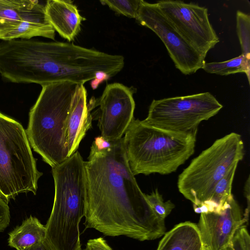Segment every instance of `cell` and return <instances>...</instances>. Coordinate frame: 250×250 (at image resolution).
<instances>
[{
  "instance_id": "obj_11",
  "label": "cell",
  "mask_w": 250,
  "mask_h": 250,
  "mask_svg": "<svg viewBox=\"0 0 250 250\" xmlns=\"http://www.w3.org/2000/svg\"><path fill=\"white\" fill-rule=\"evenodd\" d=\"M156 3L188 43L204 58L219 42L206 7L181 0H160Z\"/></svg>"
},
{
  "instance_id": "obj_2",
  "label": "cell",
  "mask_w": 250,
  "mask_h": 250,
  "mask_svg": "<svg viewBox=\"0 0 250 250\" xmlns=\"http://www.w3.org/2000/svg\"><path fill=\"white\" fill-rule=\"evenodd\" d=\"M124 57L73 43L17 39L5 44L1 68L5 79L14 83L42 86L58 82L83 84L108 80L124 68Z\"/></svg>"
},
{
  "instance_id": "obj_9",
  "label": "cell",
  "mask_w": 250,
  "mask_h": 250,
  "mask_svg": "<svg viewBox=\"0 0 250 250\" xmlns=\"http://www.w3.org/2000/svg\"><path fill=\"white\" fill-rule=\"evenodd\" d=\"M136 19L163 42L175 66L183 74L190 75L202 68L205 58L194 49L161 11L156 3L141 0Z\"/></svg>"
},
{
  "instance_id": "obj_10",
  "label": "cell",
  "mask_w": 250,
  "mask_h": 250,
  "mask_svg": "<svg viewBox=\"0 0 250 250\" xmlns=\"http://www.w3.org/2000/svg\"><path fill=\"white\" fill-rule=\"evenodd\" d=\"M42 37L55 40L45 4L36 0H0V39L8 41Z\"/></svg>"
},
{
  "instance_id": "obj_3",
  "label": "cell",
  "mask_w": 250,
  "mask_h": 250,
  "mask_svg": "<svg viewBox=\"0 0 250 250\" xmlns=\"http://www.w3.org/2000/svg\"><path fill=\"white\" fill-rule=\"evenodd\" d=\"M79 84L65 82L42 86L41 93L29 113L26 132L30 146L51 167L69 157L67 132Z\"/></svg>"
},
{
  "instance_id": "obj_27",
  "label": "cell",
  "mask_w": 250,
  "mask_h": 250,
  "mask_svg": "<svg viewBox=\"0 0 250 250\" xmlns=\"http://www.w3.org/2000/svg\"><path fill=\"white\" fill-rule=\"evenodd\" d=\"M250 176H249L244 186V194L247 200L248 206L244 213V217L248 221L249 219V214L250 210Z\"/></svg>"
},
{
  "instance_id": "obj_15",
  "label": "cell",
  "mask_w": 250,
  "mask_h": 250,
  "mask_svg": "<svg viewBox=\"0 0 250 250\" xmlns=\"http://www.w3.org/2000/svg\"><path fill=\"white\" fill-rule=\"evenodd\" d=\"M87 92L84 84H80L77 90L71 110L67 132L68 155L70 157L77 150L86 132L92 126V119L90 107L87 104Z\"/></svg>"
},
{
  "instance_id": "obj_26",
  "label": "cell",
  "mask_w": 250,
  "mask_h": 250,
  "mask_svg": "<svg viewBox=\"0 0 250 250\" xmlns=\"http://www.w3.org/2000/svg\"><path fill=\"white\" fill-rule=\"evenodd\" d=\"M24 250H56L49 241L45 238L42 241L38 242Z\"/></svg>"
},
{
  "instance_id": "obj_18",
  "label": "cell",
  "mask_w": 250,
  "mask_h": 250,
  "mask_svg": "<svg viewBox=\"0 0 250 250\" xmlns=\"http://www.w3.org/2000/svg\"><path fill=\"white\" fill-rule=\"evenodd\" d=\"M206 72L220 75L245 73L250 83V60L242 54L230 60L219 62H206L202 67Z\"/></svg>"
},
{
  "instance_id": "obj_14",
  "label": "cell",
  "mask_w": 250,
  "mask_h": 250,
  "mask_svg": "<svg viewBox=\"0 0 250 250\" xmlns=\"http://www.w3.org/2000/svg\"><path fill=\"white\" fill-rule=\"evenodd\" d=\"M46 18L55 31L71 42L81 30L82 21L85 20L71 0H48L45 4Z\"/></svg>"
},
{
  "instance_id": "obj_8",
  "label": "cell",
  "mask_w": 250,
  "mask_h": 250,
  "mask_svg": "<svg viewBox=\"0 0 250 250\" xmlns=\"http://www.w3.org/2000/svg\"><path fill=\"white\" fill-rule=\"evenodd\" d=\"M222 108L208 92L153 100L147 117L141 122L170 132L188 133L198 130L202 121L215 116Z\"/></svg>"
},
{
  "instance_id": "obj_7",
  "label": "cell",
  "mask_w": 250,
  "mask_h": 250,
  "mask_svg": "<svg viewBox=\"0 0 250 250\" xmlns=\"http://www.w3.org/2000/svg\"><path fill=\"white\" fill-rule=\"evenodd\" d=\"M54 185L46 238L56 250H81L79 224L85 214V182L77 176L64 174L55 179Z\"/></svg>"
},
{
  "instance_id": "obj_22",
  "label": "cell",
  "mask_w": 250,
  "mask_h": 250,
  "mask_svg": "<svg viewBox=\"0 0 250 250\" xmlns=\"http://www.w3.org/2000/svg\"><path fill=\"white\" fill-rule=\"evenodd\" d=\"M145 196L153 211L164 220L175 208V205L170 200L164 201L162 195L159 193L157 189L149 194H145Z\"/></svg>"
},
{
  "instance_id": "obj_13",
  "label": "cell",
  "mask_w": 250,
  "mask_h": 250,
  "mask_svg": "<svg viewBox=\"0 0 250 250\" xmlns=\"http://www.w3.org/2000/svg\"><path fill=\"white\" fill-rule=\"evenodd\" d=\"M200 214L197 226L204 250H225L236 230L247 222L232 194L220 212Z\"/></svg>"
},
{
  "instance_id": "obj_17",
  "label": "cell",
  "mask_w": 250,
  "mask_h": 250,
  "mask_svg": "<svg viewBox=\"0 0 250 250\" xmlns=\"http://www.w3.org/2000/svg\"><path fill=\"white\" fill-rule=\"evenodd\" d=\"M46 233L45 226L31 215L9 233L8 245L17 250H24L44 240Z\"/></svg>"
},
{
  "instance_id": "obj_19",
  "label": "cell",
  "mask_w": 250,
  "mask_h": 250,
  "mask_svg": "<svg viewBox=\"0 0 250 250\" xmlns=\"http://www.w3.org/2000/svg\"><path fill=\"white\" fill-rule=\"evenodd\" d=\"M238 165L233 166L216 184L204 212H220L228 197L231 194V188Z\"/></svg>"
},
{
  "instance_id": "obj_20",
  "label": "cell",
  "mask_w": 250,
  "mask_h": 250,
  "mask_svg": "<svg viewBox=\"0 0 250 250\" xmlns=\"http://www.w3.org/2000/svg\"><path fill=\"white\" fill-rule=\"evenodd\" d=\"M236 31L242 54L250 60V16L239 10L236 12Z\"/></svg>"
},
{
  "instance_id": "obj_6",
  "label": "cell",
  "mask_w": 250,
  "mask_h": 250,
  "mask_svg": "<svg viewBox=\"0 0 250 250\" xmlns=\"http://www.w3.org/2000/svg\"><path fill=\"white\" fill-rule=\"evenodd\" d=\"M36 163L25 129L0 112V197L8 203L20 193L36 195L43 174Z\"/></svg>"
},
{
  "instance_id": "obj_16",
  "label": "cell",
  "mask_w": 250,
  "mask_h": 250,
  "mask_svg": "<svg viewBox=\"0 0 250 250\" xmlns=\"http://www.w3.org/2000/svg\"><path fill=\"white\" fill-rule=\"evenodd\" d=\"M164 235L156 250H204L198 227L194 223H179Z\"/></svg>"
},
{
  "instance_id": "obj_23",
  "label": "cell",
  "mask_w": 250,
  "mask_h": 250,
  "mask_svg": "<svg viewBox=\"0 0 250 250\" xmlns=\"http://www.w3.org/2000/svg\"><path fill=\"white\" fill-rule=\"evenodd\" d=\"M225 250H250V237L245 226H242L236 230Z\"/></svg>"
},
{
  "instance_id": "obj_4",
  "label": "cell",
  "mask_w": 250,
  "mask_h": 250,
  "mask_svg": "<svg viewBox=\"0 0 250 250\" xmlns=\"http://www.w3.org/2000/svg\"><path fill=\"white\" fill-rule=\"evenodd\" d=\"M197 130L172 132L134 119L123 137L132 173L166 175L176 171L194 153Z\"/></svg>"
},
{
  "instance_id": "obj_5",
  "label": "cell",
  "mask_w": 250,
  "mask_h": 250,
  "mask_svg": "<svg viewBox=\"0 0 250 250\" xmlns=\"http://www.w3.org/2000/svg\"><path fill=\"white\" fill-rule=\"evenodd\" d=\"M244 156L240 135L232 132L217 139L194 158L179 175V192L193 204L197 213H204L218 182Z\"/></svg>"
},
{
  "instance_id": "obj_1",
  "label": "cell",
  "mask_w": 250,
  "mask_h": 250,
  "mask_svg": "<svg viewBox=\"0 0 250 250\" xmlns=\"http://www.w3.org/2000/svg\"><path fill=\"white\" fill-rule=\"evenodd\" d=\"M85 167V229L141 241L165 234V220L153 211L130 170L123 137L111 142L96 138Z\"/></svg>"
},
{
  "instance_id": "obj_12",
  "label": "cell",
  "mask_w": 250,
  "mask_h": 250,
  "mask_svg": "<svg viewBox=\"0 0 250 250\" xmlns=\"http://www.w3.org/2000/svg\"><path fill=\"white\" fill-rule=\"evenodd\" d=\"M97 106L101 136L108 142L123 138L134 119L135 104L131 89L120 83L108 84L94 103V107Z\"/></svg>"
},
{
  "instance_id": "obj_25",
  "label": "cell",
  "mask_w": 250,
  "mask_h": 250,
  "mask_svg": "<svg viewBox=\"0 0 250 250\" xmlns=\"http://www.w3.org/2000/svg\"><path fill=\"white\" fill-rule=\"evenodd\" d=\"M8 214L7 204L0 197V232L3 231L6 226Z\"/></svg>"
},
{
  "instance_id": "obj_21",
  "label": "cell",
  "mask_w": 250,
  "mask_h": 250,
  "mask_svg": "<svg viewBox=\"0 0 250 250\" xmlns=\"http://www.w3.org/2000/svg\"><path fill=\"white\" fill-rule=\"evenodd\" d=\"M142 0H102L100 2L108 6L116 13L136 19Z\"/></svg>"
},
{
  "instance_id": "obj_24",
  "label": "cell",
  "mask_w": 250,
  "mask_h": 250,
  "mask_svg": "<svg viewBox=\"0 0 250 250\" xmlns=\"http://www.w3.org/2000/svg\"><path fill=\"white\" fill-rule=\"evenodd\" d=\"M84 250H112L103 237L89 239Z\"/></svg>"
}]
</instances>
